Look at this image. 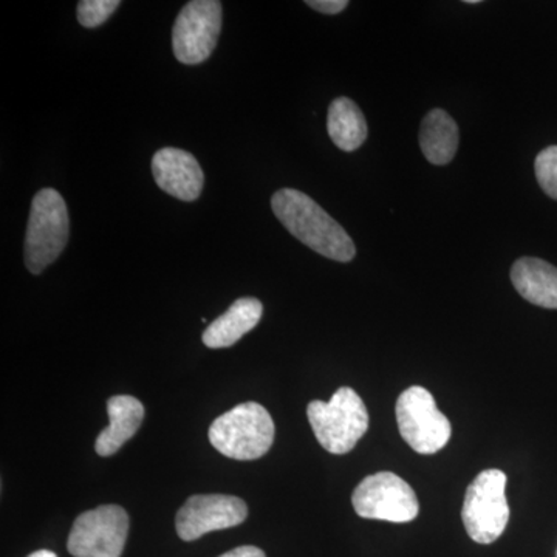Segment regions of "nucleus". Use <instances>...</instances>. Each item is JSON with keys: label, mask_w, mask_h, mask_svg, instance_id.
<instances>
[{"label": "nucleus", "mask_w": 557, "mask_h": 557, "mask_svg": "<svg viewBox=\"0 0 557 557\" xmlns=\"http://www.w3.org/2000/svg\"><path fill=\"white\" fill-rule=\"evenodd\" d=\"M271 208L289 234L324 258L350 262L357 247L347 231L317 201L296 189H281L271 197Z\"/></svg>", "instance_id": "f257e3e1"}, {"label": "nucleus", "mask_w": 557, "mask_h": 557, "mask_svg": "<svg viewBox=\"0 0 557 557\" xmlns=\"http://www.w3.org/2000/svg\"><path fill=\"white\" fill-rule=\"evenodd\" d=\"M209 442L225 457L256 460L269 453L274 442V421L259 403H242L215 418Z\"/></svg>", "instance_id": "f03ea898"}, {"label": "nucleus", "mask_w": 557, "mask_h": 557, "mask_svg": "<svg viewBox=\"0 0 557 557\" xmlns=\"http://www.w3.org/2000/svg\"><path fill=\"white\" fill-rule=\"evenodd\" d=\"M307 416L319 445L335 456L350 453L369 429L364 401L350 387L338 388L327 403L311 401Z\"/></svg>", "instance_id": "7ed1b4c3"}, {"label": "nucleus", "mask_w": 557, "mask_h": 557, "mask_svg": "<svg viewBox=\"0 0 557 557\" xmlns=\"http://www.w3.org/2000/svg\"><path fill=\"white\" fill-rule=\"evenodd\" d=\"M70 236L67 205L58 190L40 189L33 199L27 234L25 265L32 274H40L64 251Z\"/></svg>", "instance_id": "20e7f679"}, {"label": "nucleus", "mask_w": 557, "mask_h": 557, "mask_svg": "<svg viewBox=\"0 0 557 557\" xmlns=\"http://www.w3.org/2000/svg\"><path fill=\"white\" fill-rule=\"evenodd\" d=\"M507 474L500 469H486L472 480L465 494L461 519L467 533L478 544L496 542L509 520Z\"/></svg>", "instance_id": "39448f33"}, {"label": "nucleus", "mask_w": 557, "mask_h": 557, "mask_svg": "<svg viewBox=\"0 0 557 557\" xmlns=\"http://www.w3.org/2000/svg\"><path fill=\"white\" fill-rule=\"evenodd\" d=\"M395 412L399 434L416 453L435 454L448 445L453 426L426 388H406L399 395Z\"/></svg>", "instance_id": "423d86ee"}, {"label": "nucleus", "mask_w": 557, "mask_h": 557, "mask_svg": "<svg viewBox=\"0 0 557 557\" xmlns=\"http://www.w3.org/2000/svg\"><path fill=\"white\" fill-rule=\"evenodd\" d=\"M129 534V516L119 505H102L76 518L67 548L73 557H121Z\"/></svg>", "instance_id": "0eeeda50"}, {"label": "nucleus", "mask_w": 557, "mask_h": 557, "mask_svg": "<svg viewBox=\"0 0 557 557\" xmlns=\"http://www.w3.org/2000/svg\"><path fill=\"white\" fill-rule=\"evenodd\" d=\"M359 518L412 522L420 511L416 491L394 472H376L362 480L351 496Z\"/></svg>", "instance_id": "6e6552de"}, {"label": "nucleus", "mask_w": 557, "mask_h": 557, "mask_svg": "<svg viewBox=\"0 0 557 557\" xmlns=\"http://www.w3.org/2000/svg\"><path fill=\"white\" fill-rule=\"evenodd\" d=\"M223 9L219 0H193L180 11L172 30V49L182 64H201L218 47Z\"/></svg>", "instance_id": "1a4fd4ad"}, {"label": "nucleus", "mask_w": 557, "mask_h": 557, "mask_svg": "<svg viewBox=\"0 0 557 557\" xmlns=\"http://www.w3.org/2000/svg\"><path fill=\"white\" fill-rule=\"evenodd\" d=\"M248 507L239 497L225 494H197L180 508L175 527L182 541H197L211 531L226 530L245 522Z\"/></svg>", "instance_id": "9d476101"}, {"label": "nucleus", "mask_w": 557, "mask_h": 557, "mask_svg": "<svg viewBox=\"0 0 557 557\" xmlns=\"http://www.w3.org/2000/svg\"><path fill=\"white\" fill-rule=\"evenodd\" d=\"M152 174L164 193L182 201L197 200L203 190V171L186 150L160 149L152 159Z\"/></svg>", "instance_id": "9b49d317"}, {"label": "nucleus", "mask_w": 557, "mask_h": 557, "mask_svg": "<svg viewBox=\"0 0 557 557\" xmlns=\"http://www.w3.org/2000/svg\"><path fill=\"white\" fill-rule=\"evenodd\" d=\"M110 424L98 435L95 450L98 456L110 457L119 453L124 443L129 442L143 420H145V406L131 395H116L108 401Z\"/></svg>", "instance_id": "f8f14e48"}, {"label": "nucleus", "mask_w": 557, "mask_h": 557, "mask_svg": "<svg viewBox=\"0 0 557 557\" xmlns=\"http://www.w3.org/2000/svg\"><path fill=\"white\" fill-rule=\"evenodd\" d=\"M511 282L534 306L557 310V269L537 258H522L512 265Z\"/></svg>", "instance_id": "ddd939ff"}, {"label": "nucleus", "mask_w": 557, "mask_h": 557, "mask_svg": "<svg viewBox=\"0 0 557 557\" xmlns=\"http://www.w3.org/2000/svg\"><path fill=\"white\" fill-rule=\"evenodd\" d=\"M263 306L259 299H237L222 317L215 319L203 332L205 346L226 348L234 346L242 336L251 332L262 318Z\"/></svg>", "instance_id": "4468645a"}, {"label": "nucleus", "mask_w": 557, "mask_h": 557, "mask_svg": "<svg viewBox=\"0 0 557 557\" xmlns=\"http://www.w3.org/2000/svg\"><path fill=\"white\" fill-rule=\"evenodd\" d=\"M460 141L458 126L445 110L434 109L424 116L420 127V148L429 163L445 166L456 157Z\"/></svg>", "instance_id": "2eb2a0df"}, {"label": "nucleus", "mask_w": 557, "mask_h": 557, "mask_svg": "<svg viewBox=\"0 0 557 557\" xmlns=\"http://www.w3.org/2000/svg\"><path fill=\"white\" fill-rule=\"evenodd\" d=\"M327 129L332 141L344 152H354L361 148L369 135L364 113L357 102L346 97L336 98L330 104Z\"/></svg>", "instance_id": "dca6fc26"}, {"label": "nucleus", "mask_w": 557, "mask_h": 557, "mask_svg": "<svg viewBox=\"0 0 557 557\" xmlns=\"http://www.w3.org/2000/svg\"><path fill=\"white\" fill-rule=\"evenodd\" d=\"M120 0H81L78 22L83 27L97 28L119 10Z\"/></svg>", "instance_id": "f3484780"}, {"label": "nucleus", "mask_w": 557, "mask_h": 557, "mask_svg": "<svg viewBox=\"0 0 557 557\" xmlns=\"http://www.w3.org/2000/svg\"><path fill=\"white\" fill-rule=\"evenodd\" d=\"M534 170L541 188L557 200V146H549L539 153Z\"/></svg>", "instance_id": "a211bd4d"}, {"label": "nucleus", "mask_w": 557, "mask_h": 557, "mask_svg": "<svg viewBox=\"0 0 557 557\" xmlns=\"http://www.w3.org/2000/svg\"><path fill=\"white\" fill-rule=\"evenodd\" d=\"M306 3L310 9L324 14H338L348 7L347 0H307Z\"/></svg>", "instance_id": "6ab92c4d"}, {"label": "nucleus", "mask_w": 557, "mask_h": 557, "mask_svg": "<svg viewBox=\"0 0 557 557\" xmlns=\"http://www.w3.org/2000/svg\"><path fill=\"white\" fill-rule=\"evenodd\" d=\"M220 557H267L265 553L258 547H252V545H245V547L234 548L231 552L225 553Z\"/></svg>", "instance_id": "aec40b11"}, {"label": "nucleus", "mask_w": 557, "mask_h": 557, "mask_svg": "<svg viewBox=\"0 0 557 557\" xmlns=\"http://www.w3.org/2000/svg\"><path fill=\"white\" fill-rule=\"evenodd\" d=\"M27 557H58L54 555L53 552H50V549H39V552L32 553L30 556Z\"/></svg>", "instance_id": "412c9836"}, {"label": "nucleus", "mask_w": 557, "mask_h": 557, "mask_svg": "<svg viewBox=\"0 0 557 557\" xmlns=\"http://www.w3.org/2000/svg\"><path fill=\"white\" fill-rule=\"evenodd\" d=\"M467 3H469V5H475V3H480V0H467Z\"/></svg>", "instance_id": "4be33fe9"}]
</instances>
